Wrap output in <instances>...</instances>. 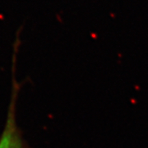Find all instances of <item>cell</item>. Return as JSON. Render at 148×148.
Masks as SVG:
<instances>
[{"label":"cell","mask_w":148,"mask_h":148,"mask_svg":"<svg viewBox=\"0 0 148 148\" xmlns=\"http://www.w3.org/2000/svg\"><path fill=\"white\" fill-rule=\"evenodd\" d=\"M19 91V84L12 75V87L7 114L5 126L0 136V148H25V143L21 131L17 127L16 119V101Z\"/></svg>","instance_id":"obj_1"}]
</instances>
